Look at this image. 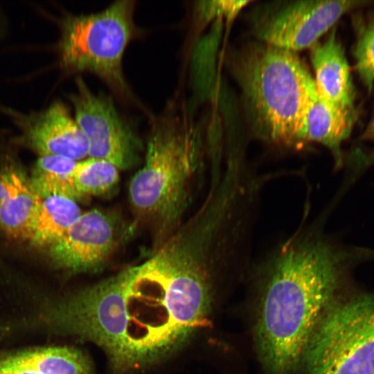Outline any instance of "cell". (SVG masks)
<instances>
[{
  "label": "cell",
  "instance_id": "6da1fadb",
  "mask_svg": "<svg viewBox=\"0 0 374 374\" xmlns=\"http://www.w3.org/2000/svg\"><path fill=\"white\" fill-rule=\"evenodd\" d=\"M349 253L307 222L278 244L258 266L260 301L256 343L268 374H292L334 302Z\"/></svg>",
  "mask_w": 374,
  "mask_h": 374
},
{
  "label": "cell",
  "instance_id": "7a4b0ae2",
  "mask_svg": "<svg viewBox=\"0 0 374 374\" xmlns=\"http://www.w3.org/2000/svg\"><path fill=\"white\" fill-rule=\"evenodd\" d=\"M202 128L173 105L153 121L144 163L129 185L138 218L152 227L155 247L183 222L203 165Z\"/></svg>",
  "mask_w": 374,
  "mask_h": 374
},
{
  "label": "cell",
  "instance_id": "3957f363",
  "mask_svg": "<svg viewBox=\"0 0 374 374\" xmlns=\"http://www.w3.org/2000/svg\"><path fill=\"white\" fill-rule=\"evenodd\" d=\"M231 70L255 135L271 143L296 148L299 123L316 88L297 53L258 41L234 53Z\"/></svg>",
  "mask_w": 374,
  "mask_h": 374
},
{
  "label": "cell",
  "instance_id": "277c9868",
  "mask_svg": "<svg viewBox=\"0 0 374 374\" xmlns=\"http://www.w3.org/2000/svg\"><path fill=\"white\" fill-rule=\"evenodd\" d=\"M134 10L135 1H118L96 13L66 17L59 44L61 66L92 73L125 93L123 59L135 30Z\"/></svg>",
  "mask_w": 374,
  "mask_h": 374
},
{
  "label": "cell",
  "instance_id": "5b68a950",
  "mask_svg": "<svg viewBox=\"0 0 374 374\" xmlns=\"http://www.w3.org/2000/svg\"><path fill=\"white\" fill-rule=\"evenodd\" d=\"M302 364L305 374H374V294L334 301Z\"/></svg>",
  "mask_w": 374,
  "mask_h": 374
},
{
  "label": "cell",
  "instance_id": "8992f818",
  "mask_svg": "<svg viewBox=\"0 0 374 374\" xmlns=\"http://www.w3.org/2000/svg\"><path fill=\"white\" fill-rule=\"evenodd\" d=\"M359 1H278L258 6L250 17L258 41L297 53L310 48Z\"/></svg>",
  "mask_w": 374,
  "mask_h": 374
},
{
  "label": "cell",
  "instance_id": "52a82bcc",
  "mask_svg": "<svg viewBox=\"0 0 374 374\" xmlns=\"http://www.w3.org/2000/svg\"><path fill=\"white\" fill-rule=\"evenodd\" d=\"M75 83L77 89L69 98L74 118L89 143L88 157L107 161L120 170L135 166L143 146L134 128L110 96L93 93L80 78Z\"/></svg>",
  "mask_w": 374,
  "mask_h": 374
},
{
  "label": "cell",
  "instance_id": "ba28073f",
  "mask_svg": "<svg viewBox=\"0 0 374 374\" xmlns=\"http://www.w3.org/2000/svg\"><path fill=\"white\" fill-rule=\"evenodd\" d=\"M123 226L109 212L92 209L78 217L49 247L56 266L72 272L95 271L111 258L124 238Z\"/></svg>",
  "mask_w": 374,
  "mask_h": 374
},
{
  "label": "cell",
  "instance_id": "9c48e42d",
  "mask_svg": "<svg viewBox=\"0 0 374 374\" xmlns=\"http://www.w3.org/2000/svg\"><path fill=\"white\" fill-rule=\"evenodd\" d=\"M21 139L41 156H60L81 161L89 156L87 139L60 101L45 110L18 116Z\"/></svg>",
  "mask_w": 374,
  "mask_h": 374
},
{
  "label": "cell",
  "instance_id": "30bf717a",
  "mask_svg": "<svg viewBox=\"0 0 374 374\" xmlns=\"http://www.w3.org/2000/svg\"><path fill=\"white\" fill-rule=\"evenodd\" d=\"M357 111L342 109L323 98L317 89L311 93L296 132V148L317 143L333 155L335 166L344 164L341 145L350 136L357 118Z\"/></svg>",
  "mask_w": 374,
  "mask_h": 374
},
{
  "label": "cell",
  "instance_id": "8fae6325",
  "mask_svg": "<svg viewBox=\"0 0 374 374\" xmlns=\"http://www.w3.org/2000/svg\"><path fill=\"white\" fill-rule=\"evenodd\" d=\"M310 50L313 78L319 95L336 106L355 111V91L350 67L335 30Z\"/></svg>",
  "mask_w": 374,
  "mask_h": 374
},
{
  "label": "cell",
  "instance_id": "7c38bea8",
  "mask_svg": "<svg viewBox=\"0 0 374 374\" xmlns=\"http://www.w3.org/2000/svg\"><path fill=\"white\" fill-rule=\"evenodd\" d=\"M11 177L10 193L0 203V227L12 238L30 240L42 198L21 175L12 172Z\"/></svg>",
  "mask_w": 374,
  "mask_h": 374
},
{
  "label": "cell",
  "instance_id": "4fadbf2b",
  "mask_svg": "<svg viewBox=\"0 0 374 374\" xmlns=\"http://www.w3.org/2000/svg\"><path fill=\"white\" fill-rule=\"evenodd\" d=\"M15 364L37 374H91L85 355L68 346L39 347L7 355Z\"/></svg>",
  "mask_w": 374,
  "mask_h": 374
},
{
  "label": "cell",
  "instance_id": "5bb4252c",
  "mask_svg": "<svg viewBox=\"0 0 374 374\" xmlns=\"http://www.w3.org/2000/svg\"><path fill=\"white\" fill-rule=\"evenodd\" d=\"M75 200L62 195L42 198L30 242L51 247L59 240L81 215Z\"/></svg>",
  "mask_w": 374,
  "mask_h": 374
},
{
  "label": "cell",
  "instance_id": "9a60e30c",
  "mask_svg": "<svg viewBox=\"0 0 374 374\" xmlns=\"http://www.w3.org/2000/svg\"><path fill=\"white\" fill-rule=\"evenodd\" d=\"M77 162L64 157L41 156L33 168L31 187L41 198L62 195L76 201L71 174Z\"/></svg>",
  "mask_w": 374,
  "mask_h": 374
},
{
  "label": "cell",
  "instance_id": "2e32d148",
  "mask_svg": "<svg viewBox=\"0 0 374 374\" xmlns=\"http://www.w3.org/2000/svg\"><path fill=\"white\" fill-rule=\"evenodd\" d=\"M119 171L113 163L103 159L88 157L78 161L71 174L78 199L111 192L119 181Z\"/></svg>",
  "mask_w": 374,
  "mask_h": 374
},
{
  "label": "cell",
  "instance_id": "e0dca14e",
  "mask_svg": "<svg viewBox=\"0 0 374 374\" xmlns=\"http://www.w3.org/2000/svg\"><path fill=\"white\" fill-rule=\"evenodd\" d=\"M357 28L354 48L355 66L360 79L371 91L374 84V15Z\"/></svg>",
  "mask_w": 374,
  "mask_h": 374
},
{
  "label": "cell",
  "instance_id": "ac0fdd59",
  "mask_svg": "<svg viewBox=\"0 0 374 374\" xmlns=\"http://www.w3.org/2000/svg\"><path fill=\"white\" fill-rule=\"evenodd\" d=\"M250 1H204L196 6L197 15L202 22L207 23L214 19L233 20Z\"/></svg>",
  "mask_w": 374,
  "mask_h": 374
},
{
  "label": "cell",
  "instance_id": "d6986e66",
  "mask_svg": "<svg viewBox=\"0 0 374 374\" xmlns=\"http://www.w3.org/2000/svg\"><path fill=\"white\" fill-rule=\"evenodd\" d=\"M0 374H37L12 362L7 355L0 357Z\"/></svg>",
  "mask_w": 374,
  "mask_h": 374
},
{
  "label": "cell",
  "instance_id": "ffe728a7",
  "mask_svg": "<svg viewBox=\"0 0 374 374\" xmlns=\"http://www.w3.org/2000/svg\"><path fill=\"white\" fill-rule=\"evenodd\" d=\"M11 184V172L0 173V203L8 195Z\"/></svg>",
  "mask_w": 374,
  "mask_h": 374
},
{
  "label": "cell",
  "instance_id": "44dd1931",
  "mask_svg": "<svg viewBox=\"0 0 374 374\" xmlns=\"http://www.w3.org/2000/svg\"><path fill=\"white\" fill-rule=\"evenodd\" d=\"M367 135L368 138L374 141V117L372 120L370 127H368ZM372 157H373V161H374V153Z\"/></svg>",
  "mask_w": 374,
  "mask_h": 374
}]
</instances>
